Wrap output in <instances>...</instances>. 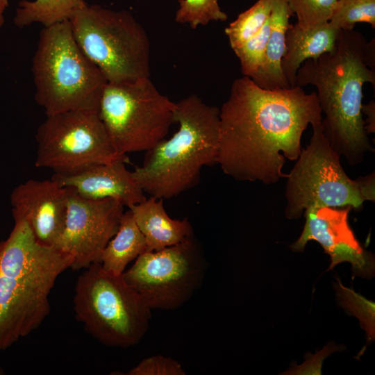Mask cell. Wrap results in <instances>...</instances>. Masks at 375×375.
Instances as JSON below:
<instances>
[{"instance_id":"obj_1","label":"cell","mask_w":375,"mask_h":375,"mask_svg":"<svg viewBox=\"0 0 375 375\" xmlns=\"http://www.w3.org/2000/svg\"><path fill=\"white\" fill-rule=\"evenodd\" d=\"M316 92L299 86L267 90L235 79L219 109L217 163L238 181L277 183L285 159L297 160L309 124L321 122Z\"/></svg>"},{"instance_id":"obj_2","label":"cell","mask_w":375,"mask_h":375,"mask_svg":"<svg viewBox=\"0 0 375 375\" xmlns=\"http://www.w3.org/2000/svg\"><path fill=\"white\" fill-rule=\"evenodd\" d=\"M374 64V39L367 42L360 32L340 30L333 51L306 60L297 73V86L317 88L325 137L351 166L374 151L362 113L363 85H375Z\"/></svg>"},{"instance_id":"obj_3","label":"cell","mask_w":375,"mask_h":375,"mask_svg":"<svg viewBox=\"0 0 375 375\" xmlns=\"http://www.w3.org/2000/svg\"><path fill=\"white\" fill-rule=\"evenodd\" d=\"M14 221L0 242V353L42 324L50 312L51 291L74 260L39 243L24 219Z\"/></svg>"},{"instance_id":"obj_4","label":"cell","mask_w":375,"mask_h":375,"mask_svg":"<svg viewBox=\"0 0 375 375\" xmlns=\"http://www.w3.org/2000/svg\"><path fill=\"white\" fill-rule=\"evenodd\" d=\"M174 121L178 130L146 151L132 175L144 191L169 199L195 186L204 166L217 163L219 109L196 94L176 103Z\"/></svg>"},{"instance_id":"obj_5","label":"cell","mask_w":375,"mask_h":375,"mask_svg":"<svg viewBox=\"0 0 375 375\" xmlns=\"http://www.w3.org/2000/svg\"><path fill=\"white\" fill-rule=\"evenodd\" d=\"M31 71L34 98L46 115L70 110L98 111L108 82L80 48L69 20L43 27Z\"/></svg>"},{"instance_id":"obj_6","label":"cell","mask_w":375,"mask_h":375,"mask_svg":"<svg viewBox=\"0 0 375 375\" xmlns=\"http://www.w3.org/2000/svg\"><path fill=\"white\" fill-rule=\"evenodd\" d=\"M76 280L73 299L76 319L104 345L127 348L146 334L151 309L123 278L104 270L100 262Z\"/></svg>"},{"instance_id":"obj_7","label":"cell","mask_w":375,"mask_h":375,"mask_svg":"<svg viewBox=\"0 0 375 375\" xmlns=\"http://www.w3.org/2000/svg\"><path fill=\"white\" fill-rule=\"evenodd\" d=\"M69 22L80 48L108 83L150 76L149 37L130 12L86 4Z\"/></svg>"},{"instance_id":"obj_8","label":"cell","mask_w":375,"mask_h":375,"mask_svg":"<svg viewBox=\"0 0 375 375\" xmlns=\"http://www.w3.org/2000/svg\"><path fill=\"white\" fill-rule=\"evenodd\" d=\"M312 127L310 143L287 174L285 217L297 219L312 207L349 206L358 210L364 201H374V172L357 180L350 178L340 156L325 137L322 121Z\"/></svg>"},{"instance_id":"obj_9","label":"cell","mask_w":375,"mask_h":375,"mask_svg":"<svg viewBox=\"0 0 375 375\" xmlns=\"http://www.w3.org/2000/svg\"><path fill=\"white\" fill-rule=\"evenodd\" d=\"M176 103L161 94L149 77L107 83L99 115L115 153L147 151L167 135L174 122Z\"/></svg>"},{"instance_id":"obj_10","label":"cell","mask_w":375,"mask_h":375,"mask_svg":"<svg viewBox=\"0 0 375 375\" xmlns=\"http://www.w3.org/2000/svg\"><path fill=\"white\" fill-rule=\"evenodd\" d=\"M35 139V165L58 174L127 157L115 153L96 110H70L47 115L37 129Z\"/></svg>"},{"instance_id":"obj_11","label":"cell","mask_w":375,"mask_h":375,"mask_svg":"<svg viewBox=\"0 0 375 375\" xmlns=\"http://www.w3.org/2000/svg\"><path fill=\"white\" fill-rule=\"evenodd\" d=\"M206 267L192 235L177 244L144 251L122 276L151 310H169L190 299L202 282Z\"/></svg>"},{"instance_id":"obj_12","label":"cell","mask_w":375,"mask_h":375,"mask_svg":"<svg viewBox=\"0 0 375 375\" xmlns=\"http://www.w3.org/2000/svg\"><path fill=\"white\" fill-rule=\"evenodd\" d=\"M66 189V222L57 249L72 255L70 268L79 270L100 262L103 249L118 230L124 206L113 199H85Z\"/></svg>"},{"instance_id":"obj_13","label":"cell","mask_w":375,"mask_h":375,"mask_svg":"<svg viewBox=\"0 0 375 375\" xmlns=\"http://www.w3.org/2000/svg\"><path fill=\"white\" fill-rule=\"evenodd\" d=\"M350 207H312L304 211L306 222L300 237L290 246L293 251L302 252L310 240L319 243L331 257L328 270L347 262L354 275L371 276L374 260L371 252L364 249L348 222Z\"/></svg>"},{"instance_id":"obj_14","label":"cell","mask_w":375,"mask_h":375,"mask_svg":"<svg viewBox=\"0 0 375 375\" xmlns=\"http://www.w3.org/2000/svg\"><path fill=\"white\" fill-rule=\"evenodd\" d=\"M67 202V190L51 178L30 179L10 194L13 219H24L39 243L56 249L65 229Z\"/></svg>"},{"instance_id":"obj_15","label":"cell","mask_w":375,"mask_h":375,"mask_svg":"<svg viewBox=\"0 0 375 375\" xmlns=\"http://www.w3.org/2000/svg\"><path fill=\"white\" fill-rule=\"evenodd\" d=\"M128 161L126 157L71 173H54L51 178L83 198L113 199L129 207L144 201L147 197L132 172L127 169L125 164Z\"/></svg>"},{"instance_id":"obj_16","label":"cell","mask_w":375,"mask_h":375,"mask_svg":"<svg viewBox=\"0 0 375 375\" xmlns=\"http://www.w3.org/2000/svg\"><path fill=\"white\" fill-rule=\"evenodd\" d=\"M340 33V29L330 22L306 29L297 23L289 24L281 68L290 87L296 86L297 71L306 60L334 50Z\"/></svg>"},{"instance_id":"obj_17","label":"cell","mask_w":375,"mask_h":375,"mask_svg":"<svg viewBox=\"0 0 375 375\" xmlns=\"http://www.w3.org/2000/svg\"><path fill=\"white\" fill-rule=\"evenodd\" d=\"M143 234L146 251H158L177 244L193 235L188 218L173 219L163 206V199L150 197L144 201L128 207Z\"/></svg>"},{"instance_id":"obj_18","label":"cell","mask_w":375,"mask_h":375,"mask_svg":"<svg viewBox=\"0 0 375 375\" xmlns=\"http://www.w3.org/2000/svg\"><path fill=\"white\" fill-rule=\"evenodd\" d=\"M292 15L287 0H274L264 60L257 73L251 78L262 88H291L283 73L281 61L285 50L286 31Z\"/></svg>"},{"instance_id":"obj_19","label":"cell","mask_w":375,"mask_h":375,"mask_svg":"<svg viewBox=\"0 0 375 375\" xmlns=\"http://www.w3.org/2000/svg\"><path fill=\"white\" fill-rule=\"evenodd\" d=\"M146 250L145 238L128 208L122 216L117 233L103 249L100 263L104 270L122 275L128 264Z\"/></svg>"},{"instance_id":"obj_20","label":"cell","mask_w":375,"mask_h":375,"mask_svg":"<svg viewBox=\"0 0 375 375\" xmlns=\"http://www.w3.org/2000/svg\"><path fill=\"white\" fill-rule=\"evenodd\" d=\"M86 4L84 0H22L15 10L13 22L19 28L35 23L48 26L70 20Z\"/></svg>"},{"instance_id":"obj_21","label":"cell","mask_w":375,"mask_h":375,"mask_svg":"<svg viewBox=\"0 0 375 375\" xmlns=\"http://www.w3.org/2000/svg\"><path fill=\"white\" fill-rule=\"evenodd\" d=\"M274 0H258L238 15L225 28L232 49L237 48L258 33L269 18Z\"/></svg>"},{"instance_id":"obj_22","label":"cell","mask_w":375,"mask_h":375,"mask_svg":"<svg viewBox=\"0 0 375 375\" xmlns=\"http://www.w3.org/2000/svg\"><path fill=\"white\" fill-rule=\"evenodd\" d=\"M178 2L176 22L188 24L194 29L211 22H224L228 18L219 6V0H178Z\"/></svg>"},{"instance_id":"obj_23","label":"cell","mask_w":375,"mask_h":375,"mask_svg":"<svg viewBox=\"0 0 375 375\" xmlns=\"http://www.w3.org/2000/svg\"><path fill=\"white\" fill-rule=\"evenodd\" d=\"M330 22L340 30L351 31L365 22L375 27V0H338Z\"/></svg>"},{"instance_id":"obj_24","label":"cell","mask_w":375,"mask_h":375,"mask_svg":"<svg viewBox=\"0 0 375 375\" xmlns=\"http://www.w3.org/2000/svg\"><path fill=\"white\" fill-rule=\"evenodd\" d=\"M270 32V15L260 31L244 43L233 49L238 58L243 76L251 78L264 60Z\"/></svg>"},{"instance_id":"obj_25","label":"cell","mask_w":375,"mask_h":375,"mask_svg":"<svg viewBox=\"0 0 375 375\" xmlns=\"http://www.w3.org/2000/svg\"><path fill=\"white\" fill-rule=\"evenodd\" d=\"M297 25L303 29L330 22L338 0H287Z\"/></svg>"},{"instance_id":"obj_26","label":"cell","mask_w":375,"mask_h":375,"mask_svg":"<svg viewBox=\"0 0 375 375\" xmlns=\"http://www.w3.org/2000/svg\"><path fill=\"white\" fill-rule=\"evenodd\" d=\"M128 375H185L182 365L176 360L157 355L142 360Z\"/></svg>"},{"instance_id":"obj_27","label":"cell","mask_w":375,"mask_h":375,"mask_svg":"<svg viewBox=\"0 0 375 375\" xmlns=\"http://www.w3.org/2000/svg\"><path fill=\"white\" fill-rule=\"evenodd\" d=\"M362 113L367 116L365 120V130L367 134L375 131V103L371 101L367 104H362Z\"/></svg>"},{"instance_id":"obj_28","label":"cell","mask_w":375,"mask_h":375,"mask_svg":"<svg viewBox=\"0 0 375 375\" xmlns=\"http://www.w3.org/2000/svg\"><path fill=\"white\" fill-rule=\"evenodd\" d=\"M9 6V0H0V29L4 24V13Z\"/></svg>"},{"instance_id":"obj_29","label":"cell","mask_w":375,"mask_h":375,"mask_svg":"<svg viewBox=\"0 0 375 375\" xmlns=\"http://www.w3.org/2000/svg\"><path fill=\"white\" fill-rule=\"evenodd\" d=\"M4 374L3 369L0 367V375H2Z\"/></svg>"}]
</instances>
